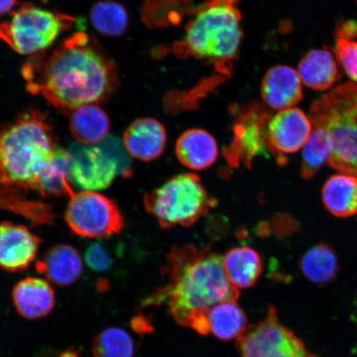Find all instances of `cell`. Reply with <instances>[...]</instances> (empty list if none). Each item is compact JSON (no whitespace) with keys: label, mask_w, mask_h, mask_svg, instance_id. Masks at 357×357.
Returning <instances> with one entry per match:
<instances>
[{"label":"cell","mask_w":357,"mask_h":357,"mask_svg":"<svg viewBox=\"0 0 357 357\" xmlns=\"http://www.w3.org/2000/svg\"><path fill=\"white\" fill-rule=\"evenodd\" d=\"M26 89L61 113L108 100L118 86L117 70L99 44L82 31L26 61Z\"/></svg>","instance_id":"obj_1"},{"label":"cell","mask_w":357,"mask_h":357,"mask_svg":"<svg viewBox=\"0 0 357 357\" xmlns=\"http://www.w3.org/2000/svg\"><path fill=\"white\" fill-rule=\"evenodd\" d=\"M164 273L169 278L167 285L146 298L142 306L167 303L169 314L183 327L190 328L195 319L207 314L218 303L238 301L240 296V290L227 278L222 257L211 245L173 248Z\"/></svg>","instance_id":"obj_2"},{"label":"cell","mask_w":357,"mask_h":357,"mask_svg":"<svg viewBox=\"0 0 357 357\" xmlns=\"http://www.w3.org/2000/svg\"><path fill=\"white\" fill-rule=\"evenodd\" d=\"M57 149L46 116L24 112L0 130V182L39 193Z\"/></svg>","instance_id":"obj_3"},{"label":"cell","mask_w":357,"mask_h":357,"mask_svg":"<svg viewBox=\"0 0 357 357\" xmlns=\"http://www.w3.org/2000/svg\"><path fill=\"white\" fill-rule=\"evenodd\" d=\"M240 0H208L195 13L185 35L177 43L178 56L212 62L225 73L238 55L243 39Z\"/></svg>","instance_id":"obj_4"},{"label":"cell","mask_w":357,"mask_h":357,"mask_svg":"<svg viewBox=\"0 0 357 357\" xmlns=\"http://www.w3.org/2000/svg\"><path fill=\"white\" fill-rule=\"evenodd\" d=\"M310 119L312 126L331 134L329 166L357 178V83L341 84L321 96L312 105Z\"/></svg>","instance_id":"obj_5"},{"label":"cell","mask_w":357,"mask_h":357,"mask_svg":"<svg viewBox=\"0 0 357 357\" xmlns=\"http://www.w3.org/2000/svg\"><path fill=\"white\" fill-rule=\"evenodd\" d=\"M215 204L200 178L193 173L169 178L144 199L146 211L164 229L194 225L206 216Z\"/></svg>","instance_id":"obj_6"},{"label":"cell","mask_w":357,"mask_h":357,"mask_svg":"<svg viewBox=\"0 0 357 357\" xmlns=\"http://www.w3.org/2000/svg\"><path fill=\"white\" fill-rule=\"evenodd\" d=\"M77 21L67 13L25 3L0 22V41L20 55L32 56L50 48Z\"/></svg>","instance_id":"obj_7"},{"label":"cell","mask_w":357,"mask_h":357,"mask_svg":"<svg viewBox=\"0 0 357 357\" xmlns=\"http://www.w3.org/2000/svg\"><path fill=\"white\" fill-rule=\"evenodd\" d=\"M66 221L75 234L84 238H105L120 233L124 220L117 204L95 191L84 190L70 196Z\"/></svg>","instance_id":"obj_8"},{"label":"cell","mask_w":357,"mask_h":357,"mask_svg":"<svg viewBox=\"0 0 357 357\" xmlns=\"http://www.w3.org/2000/svg\"><path fill=\"white\" fill-rule=\"evenodd\" d=\"M241 357H319L281 323L273 305L265 319L245 329L236 339Z\"/></svg>","instance_id":"obj_9"},{"label":"cell","mask_w":357,"mask_h":357,"mask_svg":"<svg viewBox=\"0 0 357 357\" xmlns=\"http://www.w3.org/2000/svg\"><path fill=\"white\" fill-rule=\"evenodd\" d=\"M272 117L265 105L252 102L238 112L234 125V138L223 151L231 167L251 168L254 159L267 154L266 128Z\"/></svg>","instance_id":"obj_10"},{"label":"cell","mask_w":357,"mask_h":357,"mask_svg":"<svg viewBox=\"0 0 357 357\" xmlns=\"http://www.w3.org/2000/svg\"><path fill=\"white\" fill-rule=\"evenodd\" d=\"M311 120L297 108L280 111L268 122V149L275 156L279 166H285L284 155L293 154L306 144L312 132Z\"/></svg>","instance_id":"obj_11"},{"label":"cell","mask_w":357,"mask_h":357,"mask_svg":"<svg viewBox=\"0 0 357 357\" xmlns=\"http://www.w3.org/2000/svg\"><path fill=\"white\" fill-rule=\"evenodd\" d=\"M68 153L71 159V180L88 191L108 188L118 176L117 168L99 146L74 144Z\"/></svg>","instance_id":"obj_12"},{"label":"cell","mask_w":357,"mask_h":357,"mask_svg":"<svg viewBox=\"0 0 357 357\" xmlns=\"http://www.w3.org/2000/svg\"><path fill=\"white\" fill-rule=\"evenodd\" d=\"M41 239L28 227L11 222L0 223V268L24 271L37 257Z\"/></svg>","instance_id":"obj_13"},{"label":"cell","mask_w":357,"mask_h":357,"mask_svg":"<svg viewBox=\"0 0 357 357\" xmlns=\"http://www.w3.org/2000/svg\"><path fill=\"white\" fill-rule=\"evenodd\" d=\"M261 96L266 105L273 109L293 108L303 99L300 75L287 66L272 67L262 80Z\"/></svg>","instance_id":"obj_14"},{"label":"cell","mask_w":357,"mask_h":357,"mask_svg":"<svg viewBox=\"0 0 357 357\" xmlns=\"http://www.w3.org/2000/svg\"><path fill=\"white\" fill-rule=\"evenodd\" d=\"M166 128L158 120L144 118L135 120L123 135V144L132 158L151 162L158 158L166 149Z\"/></svg>","instance_id":"obj_15"},{"label":"cell","mask_w":357,"mask_h":357,"mask_svg":"<svg viewBox=\"0 0 357 357\" xmlns=\"http://www.w3.org/2000/svg\"><path fill=\"white\" fill-rule=\"evenodd\" d=\"M36 270L49 282L57 287H68L77 282L82 275L83 261L73 245H56L36 264Z\"/></svg>","instance_id":"obj_16"},{"label":"cell","mask_w":357,"mask_h":357,"mask_svg":"<svg viewBox=\"0 0 357 357\" xmlns=\"http://www.w3.org/2000/svg\"><path fill=\"white\" fill-rule=\"evenodd\" d=\"M13 305L19 314L28 319L47 316L54 309V290L46 280L28 278L20 281L13 289Z\"/></svg>","instance_id":"obj_17"},{"label":"cell","mask_w":357,"mask_h":357,"mask_svg":"<svg viewBox=\"0 0 357 357\" xmlns=\"http://www.w3.org/2000/svg\"><path fill=\"white\" fill-rule=\"evenodd\" d=\"M176 153L178 160L193 171L213 166L218 156V146L211 133L200 128L183 132L178 138Z\"/></svg>","instance_id":"obj_18"},{"label":"cell","mask_w":357,"mask_h":357,"mask_svg":"<svg viewBox=\"0 0 357 357\" xmlns=\"http://www.w3.org/2000/svg\"><path fill=\"white\" fill-rule=\"evenodd\" d=\"M301 82L314 91H326L341 78L337 61L328 49H315L307 53L298 63Z\"/></svg>","instance_id":"obj_19"},{"label":"cell","mask_w":357,"mask_h":357,"mask_svg":"<svg viewBox=\"0 0 357 357\" xmlns=\"http://www.w3.org/2000/svg\"><path fill=\"white\" fill-rule=\"evenodd\" d=\"M222 266L229 282L238 289L252 287L263 271L261 256L249 247L229 250L222 258Z\"/></svg>","instance_id":"obj_20"},{"label":"cell","mask_w":357,"mask_h":357,"mask_svg":"<svg viewBox=\"0 0 357 357\" xmlns=\"http://www.w3.org/2000/svg\"><path fill=\"white\" fill-rule=\"evenodd\" d=\"M322 199L333 216L347 218L357 214V178L338 174L328 178L322 189Z\"/></svg>","instance_id":"obj_21"},{"label":"cell","mask_w":357,"mask_h":357,"mask_svg":"<svg viewBox=\"0 0 357 357\" xmlns=\"http://www.w3.org/2000/svg\"><path fill=\"white\" fill-rule=\"evenodd\" d=\"M69 117L71 133L79 144H100L108 136L109 119L97 105L79 107L71 112Z\"/></svg>","instance_id":"obj_22"},{"label":"cell","mask_w":357,"mask_h":357,"mask_svg":"<svg viewBox=\"0 0 357 357\" xmlns=\"http://www.w3.org/2000/svg\"><path fill=\"white\" fill-rule=\"evenodd\" d=\"M303 276L315 284H328L336 279L339 261L336 251L328 244L312 245L298 262Z\"/></svg>","instance_id":"obj_23"},{"label":"cell","mask_w":357,"mask_h":357,"mask_svg":"<svg viewBox=\"0 0 357 357\" xmlns=\"http://www.w3.org/2000/svg\"><path fill=\"white\" fill-rule=\"evenodd\" d=\"M211 333L222 341L238 339L248 328L244 310L234 301L218 303L208 311Z\"/></svg>","instance_id":"obj_24"},{"label":"cell","mask_w":357,"mask_h":357,"mask_svg":"<svg viewBox=\"0 0 357 357\" xmlns=\"http://www.w3.org/2000/svg\"><path fill=\"white\" fill-rule=\"evenodd\" d=\"M302 153L301 176L311 180L321 168L328 162L333 154V141L331 134L324 128L312 126Z\"/></svg>","instance_id":"obj_25"},{"label":"cell","mask_w":357,"mask_h":357,"mask_svg":"<svg viewBox=\"0 0 357 357\" xmlns=\"http://www.w3.org/2000/svg\"><path fill=\"white\" fill-rule=\"evenodd\" d=\"M93 28L108 37H119L126 31L128 15L121 4L105 0L98 2L89 13Z\"/></svg>","instance_id":"obj_26"},{"label":"cell","mask_w":357,"mask_h":357,"mask_svg":"<svg viewBox=\"0 0 357 357\" xmlns=\"http://www.w3.org/2000/svg\"><path fill=\"white\" fill-rule=\"evenodd\" d=\"M71 180V159L68 151L58 146L50 168L42 182L39 194L70 196L74 194Z\"/></svg>","instance_id":"obj_27"},{"label":"cell","mask_w":357,"mask_h":357,"mask_svg":"<svg viewBox=\"0 0 357 357\" xmlns=\"http://www.w3.org/2000/svg\"><path fill=\"white\" fill-rule=\"evenodd\" d=\"M335 53L348 77L357 83V22H339L336 30Z\"/></svg>","instance_id":"obj_28"},{"label":"cell","mask_w":357,"mask_h":357,"mask_svg":"<svg viewBox=\"0 0 357 357\" xmlns=\"http://www.w3.org/2000/svg\"><path fill=\"white\" fill-rule=\"evenodd\" d=\"M135 344L131 335L121 328H109L96 337L93 344L95 357H133Z\"/></svg>","instance_id":"obj_29"},{"label":"cell","mask_w":357,"mask_h":357,"mask_svg":"<svg viewBox=\"0 0 357 357\" xmlns=\"http://www.w3.org/2000/svg\"><path fill=\"white\" fill-rule=\"evenodd\" d=\"M98 146L114 163L118 176L124 178L132 176V155L129 154L123 141L119 139L118 137L109 136L102 140Z\"/></svg>","instance_id":"obj_30"},{"label":"cell","mask_w":357,"mask_h":357,"mask_svg":"<svg viewBox=\"0 0 357 357\" xmlns=\"http://www.w3.org/2000/svg\"><path fill=\"white\" fill-rule=\"evenodd\" d=\"M87 266L96 272L109 271L113 266V259L108 250L100 243L89 245L84 255Z\"/></svg>","instance_id":"obj_31"},{"label":"cell","mask_w":357,"mask_h":357,"mask_svg":"<svg viewBox=\"0 0 357 357\" xmlns=\"http://www.w3.org/2000/svg\"><path fill=\"white\" fill-rule=\"evenodd\" d=\"M270 226L271 230L273 231L279 238L291 236L298 229L297 221L287 213L276 214Z\"/></svg>","instance_id":"obj_32"},{"label":"cell","mask_w":357,"mask_h":357,"mask_svg":"<svg viewBox=\"0 0 357 357\" xmlns=\"http://www.w3.org/2000/svg\"><path fill=\"white\" fill-rule=\"evenodd\" d=\"M132 328L134 331L141 333L146 334L153 332V325L144 315H138L132 320Z\"/></svg>","instance_id":"obj_33"},{"label":"cell","mask_w":357,"mask_h":357,"mask_svg":"<svg viewBox=\"0 0 357 357\" xmlns=\"http://www.w3.org/2000/svg\"><path fill=\"white\" fill-rule=\"evenodd\" d=\"M19 1L17 0H0V17L6 15V13H10L15 8Z\"/></svg>","instance_id":"obj_34"},{"label":"cell","mask_w":357,"mask_h":357,"mask_svg":"<svg viewBox=\"0 0 357 357\" xmlns=\"http://www.w3.org/2000/svg\"><path fill=\"white\" fill-rule=\"evenodd\" d=\"M60 357H80V355L79 351L75 350L73 347H71L69 348V349L61 352Z\"/></svg>","instance_id":"obj_35"},{"label":"cell","mask_w":357,"mask_h":357,"mask_svg":"<svg viewBox=\"0 0 357 357\" xmlns=\"http://www.w3.org/2000/svg\"><path fill=\"white\" fill-rule=\"evenodd\" d=\"M38 357H60V356H57L55 351L50 350H44L40 352Z\"/></svg>","instance_id":"obj_36"},{"label":"cell","mask_w":357,"mask_h":357,"mask_svg":"<svg viewBox=\"0 0 357 357\" xmlns=\"http://www.w3.org/2000/svg\"><path fill=\"white\" fill-rule=\"evenodd\" d=\"M354 319L355 320V322L357 324V305L356 307V310L354 311Z\"/></svg>","instance_id":"obj_37"},{"label":"cell","mask_w":357,"mask_h":357,"mask_svg":"<svg viewBox=\"0 0 357 357\" xmlns=\"http://www.w3.org/2000/svg\"><path fill=\"white\" fill-rule=\"evenodd\" d=\"M356 1H357V0H356Z\"/></svg>","instance_id":"obj_38"}]
</instances>
